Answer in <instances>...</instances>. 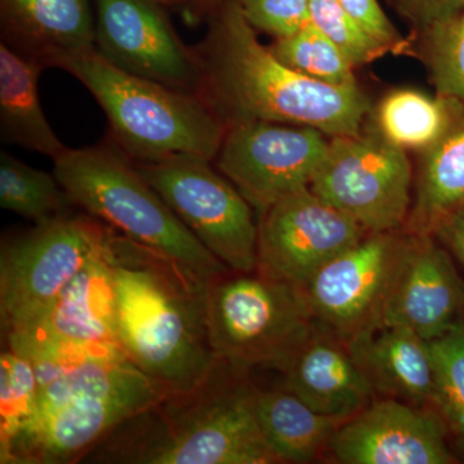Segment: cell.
Returning <instances> with one entry per match:
<instances>
[{
    "instance_id": "1",
    "label": "cell",
    "mask_w": 464,
    "mask_h": 464,
    "mask_svg": "<svg viewBox=\"0 0 464 464\" xmlns=\"http://www.w3.org/2000/svg\"><path fill=\"white\" fill-rule=\"evenodd\" d=\"M208 21L206 38L194 48L199 96L226 127L307 125L331 139L362 132L372 111L362 88L322 83L285 65L259 42L235 0H225Z\"/></svg>"
},
{
    "instance_id": "2",
    "label": "cell",
    "mask_w": 464,
    "mask_h": 464,
    "mask_svg": "<svg viewBox=\"0 0 464 464\" xmlns=\"http://www.w3.org/2000/svg\"><path fill=\"white\" fill-rule=\"evenodd\" d=\"M108 248L125 355L170 392L194 389L217 362L207 320L212 279L115 230Z\"/></svg>"
},
{
    "instance_id": "3",
    "label": "cell",
    "mask_w": 464,
    "mask_h": 464,
    "mask_svg": "<svg viewBox=\"0 0 464 464\" xmlns=\"http://www.w3.org/2000/svg\"><path fill=\"white\" fill-rule=\"evenodd\" d=\"M246 374L217 357L198 386L169 392L125 420L85 459L127 464L279 463L259 429L258 389Z\"/></svg>"
},
{
    "instance_id": "4",
    "label": "cell",
    "mask_w": 464,
    "mask_h": 464,
    "mask_svg": "<svg viewBox=\"0 0 464 464\" xmlns=\"http://www.w3.org/2000/svg\"><path fill=\"white\" fill-rule=\"evenodd\" d=\"M169 392L127 357L83 362L39 390L35 418L0 450V463L78 462Z\"/></svg>"
},
{
    "instance_id": "5",
    "label": "cell",
    "mask_w": 464,
    "mask_h": 464,
    "mask_svg": "<svg viewBox=\"0 0 464 464\" xmlns=\"http://www.w3.org/2000/svg\"><path fill=\"white\" fill-rule=\"evenodd\" d=\"M52 67L91 92L108 118L111 141L134 163L183 154L215 161L227 127L199 94L125 72L96 47L60 57Z\"/></svg>"
},
{
    "instance_id": "6",
    "label": "cell",
    "mask_w": 464,
    "mask_h": 464,
    "mask_svg": "<svg viewBox=\"0 0 464 464\" xmlns=\"http://www.w3.org/2000/svg\"><path fill=\"white\" fill-rule=\"evenodd\" d=\"M53 164V174L72 203L112 230L207 279L228 271L111 140L91 148H67Z\"/></svg>"
},
{
    "instance_id": "7",
    "label": "cell",
    "mask_w": 464,
    "mask_h": 464,
    "mask_svg": "<svg viewBox=\"0 0 464 464\" xmlns=\"http://www.w3.org/2000/svg\"><path fill=\"white\" fill-rule=\"evenodd\" d=\"M209 341L232 368L285 372L316 326L304 286L253 273L226 271L207 295Z\"/></svg>"
},
{
    "instance_id": "8",
    "label": "cell",
    "mask_w": 464,
    "mask_h": 464,
    "mask_svg": "<svg viewBox=\"0 0 464 464\" xmlns=\"http://www.w3.org/2000/svg\"><path fill=\"white\" fill-rule=\"evenodd\" d=\"M112 228L72 212L35 224L3 241L0 319L3 335L34 322L69 283L105 248Z\"/></svg>"
},
{
    "instance_id": "9",
    "label": "cell",
    "mask_w": 464,
    "mask_h": 464,
    "mask_svg": "<svg viewBox=\"0 0 464 464\" xmlns=\"http://www.w3.org/2000/svg\"><path fill=\"white\" fill-rule=\"evenodd\" d=\"M136 164L174 215L221 264L235 273L256 271L255 209L215 161L183 154Z\"/></svg>"
},
{
    "instance_id": "10",
    "label": "cell",
    "mask_w": 464,
    "mask_h": 464,
    "mask_svg": "<svg viewBox=\"0 0 464 464\" xmlns=\"http://www.w3.org/2000/svg\"><path fill=\"white\" fill-rule=\"evenodd\" d=\"M411 183L408 152L371 127L332 137L310 188L366 231L392 232L408 222Z\"/></svg>"
},
{
    "instance_id": "11",
    "label": "cell",
    "mask_w": 464,
    "mask_h": 464,
    "mask_svg": "<svg viewBox=\"0 0 464 464\" xmlns=\"http://www.w3.org/2000/svg\"><path fill=\"white\" fill-rule=\"evenodd\" d=\"M329 140L307 125L232 124L226 128L215 166L261 216L276 201L310 186Z\"/></svg>"
},
{
    "instance_id": "12",
    "label": "cell",
    "mask_w": 464,
    "mask_h": 464,
    "mask_svg": "<svg viewBox=\"0 0 464 464\" xmlns=\"http://www.w3.org/2000/svg\"><path fill=\"white\" fill-rule=\"evenodd\" d=\"M411 232H371L304 286L316 322L343 341L383 324Z\"/></svg>"
},
{
    "instance_id": "13",
    "label": "cell",
    "mask_w": 464,
    "mask_h": 464,
    "mask_svg": "<svg viewBox=\"0 0 464 464\" xmlns=\"http://www.w3.org/2000/svg\"><path fill=\"white\" fill-rule=\"evenodd\" d=\"M368 234L308 186L259 216L256 270L304 286L320 268Z\"/></svg>"
},
{
    "instance_id": "14",
    "label": "cell",
    "mask_w": 464,
    "mask_h": 464,
    "mask_svg": "<svg viewBox=\"0 0 464 464\" xmlns=\"http://www.w3.org/2000/svg\"><path fill=\"white\" fill-rule=\"evenodd\" d=\"M96 50L130 74L199 94L200 67L157 0H94Z\"/></svg>"
},
{
    "instance_id": "15",
    "label": "cell",
    "mask_w": 464,
    "mask_h": 464,
    "mask_svg": "<svg viewBox=\"0 0 464 464\" xmlns=\"http://www.w3.org/2000/svg\"><path fill=\"white\" fill-rule=\"evenodd\" d=\"M449 436L435 409L374 399L338 427L329 451L344 464L458 463Z\"/></svg>"
},
{
    "instance_id": "16",
    "label": "cell",
    "mask_w": 464,
    "mask_h": 464,
    "mask_svg": "<svg viewBox=\"0 0 464 464\" xmlns=\"http://www.w3.org/2000/svg\"><path fill=\"white\" fill-rule=\"evenodd\" d=\"M108 246L109 240L105 248L34 322L5 335L7 347L52 344L124 353L116 331L114 284Z\"/></svg>"
},
{
    "instance_id": "17",
    "label": "cell",
    "mask_w": 464,
    "mask_h": 464,
    "mask_svg": "<svg viewBox=\"0 0 464 464\" xmlns=\"http://www.w3.org/2000/svg\"><path fill=\"white\" fill-rule=\"evenodd\" d=\"M463 313L464 282L450 252L432 234L411 232L383 324L433 341L459 323Z\"/></svg>"
},
{
    "instance_id": "18",
    "label": "cell",
    "mask_w": 464,
    "mask_h": 464,
    "mask_svg": "<svg viewBox=\"0 0 464 464\" xmlns=\"http://www.w3.org/2000/svg\"><path fill=\"white\" fill-rule=\"evenodd\" d=\"M284 375L283 387L317 413L343 422L377 396L346 341L319 323Z\"/></svg>"
},
{
    "instance_id": "19",
    "label": "cell",
    "mask_w": 464,
    "mask_h": 464,
    "mask_svg": "<svg viewBox=\"0 0 464 464\" xmlns=\"http://www.w3.org/2000/svg\"><path fill=\"white\" fill-rule=\"evenodd\" d=\"M346 343L375 395L432 406L435 364L430 341L404 326L382 324Z\"/></svg>"
},
{
    "instance_id": "20",
    "label": "cell",
    "mask_w": 464,
    "mask_h": 464,
    "mask_svg": "<svg viewBox=\"0 0 464 464\" xmlns=\"http://www.w3.org/2000/svg\"><path fill=\"white\" fill-rule=\"evenodd\" d=\"M2 42L44 66L96 47L92 0H0Z\"/></svg>"
},
{
    "instance_id": "21",
    "label": "cell",
    "mask_w": 464,
    "mask_h": 464,
    "mask_svg": "<svg viewBox=\"0 0 464 464\" xmlns=\"http://www.w3.org/2000/svg\"><path fill=\"white\" fill-rule=\"evenodd\" d=\"M44 66L0 43V139L56 159L67 149L43 112L38 81Z\"/></svg>"
},
{
    "instance_id": "22",
    "label": "cell",
    "mask_w": 464,
    "mask_h": 464,
    "mask_svg": "<svg viewBox=\"0 0 464 464\" xmlns=\"http://www.w3.org/2000/svg\"><path fill=\"white\" fill-rule=\"evenodd\" d=\"M256 411L262 436L279 463H308L329 450L343 420L317 413L285 387L258 390Z\"/></svg>"
},
{
    "instance_id": "23",
    "label": "cell",
    "mask_w": 464,
    "mask_h": 464,
    "mask_svg": "<svg viewBox=\"0 0 464 464\" xmlns=\"http://www.w3.org/2000/svg\"><path fill=\"white\" fill-rule=\"evenodd\" d=\"M464 204V111L435 145L420 152L414 203L405 230L432 234L451 210Z\"/></svg>"
},
{
    "instance_id": "24",
    "label": "cell",
    "mask_w": 464,
    "mask_h": 464,
    "mask_svg": "<svg viewBox=\"0 0 464 464\" xmlns=\"http://www.w3.org/2000/svg\"><path fill=\"white\" fill-rule=\"evenodd\" d=\"M463 111L459 101L404 88L380 101L371 111L372 127L399 149L420 154L435 145Z\"/></svg>"
},
{
    "instance_id": "25",
    "label": "cell",
    "mask_w": 464,
    "mask_h": 464,
    "mask_svg": "<svg viewBox=\"0 0 464 464\" xmlns=\"http://www.w3.org/2000/svg\"><path fill=\"white\" fill-rule=\"evenodd\" d=\"M75 206L56 176L27 166L14 155L0 152V207L42 224L72 212Z\"/></svg>"
},
{
    "instance_id": "26",
    "label": "cell",
    "mask_w": 464,
    "mask_h": 464,
    "mask_svg": "<svg viewBox=\"0 0 464 464\" xmlns=\"http://www.w3.org/2000/svg\"><path fill=\"white\" fill-rule=\"evenodd\" d=\"M268 48L285 65L314 81L334 87H359L356 67L311 23L290 35L274 39Z\"/></svg>"
},
{
    "instance_id": "27",
    "label": "cell",
    "mask_w": 464,
    "mask_h": 464,
    "mask_svg": "<svg viewBox=\"0 0 464 464\" xmlns=\"http://www.w3.org/2000/svg\"><path fill=\"white\" fill-rule=\"evenodd\" d=\"M435 364L433 409L447 424L449 435L464 454V326L430 341Z\"/></svg>"
},
{
    "instance_id": "28",
    "label": "cell",
    "mask_w": 464,
    "mask_h": 464,
    "mask_svg": "<svg viewBox=\"0 0 464 464\" xmlns=\"http://www.w3.org/2000/svg\"><path fill=\"white\" fill-rule=\"evenodd\" d=\"M39 386L26 357L5 348L0 355V450L30 426L38 409Z\"/></svg>"
},
{
    "instance_id": "29",
    "label": "cell",
    "mask_w": 464,
    "mask_h": 464,
    "mask_svg": "<svg viewBox=\"0 0 464 464\" xmlns=\"http://www.w3.org/2000/svg\"><path fill=\"white\" fill-rule=\"evenodd\" d=\"M417 38L436 94L464 103V12Z\"/></svg>"
},
{
    "instance_id": "30",
    "label": "cell",
    "mask_w": 464,
    "mask_h": 464,
    "mask_svg": "<svg viewBox=\"0 0 464 464\" xmlns=\"http://www.w3.org/2000/svg\"><path fill=\"white\" fill-rule=\"evenodd\" d=\"M310 23L334 43L353 66H364L390 52L364 32L338 0H310Z\"/></svg>"
},
{
    "instance_id": "31",
    "label": "cell",
    "mask_w": 464,
    "mask_h": 464,
    "mask_svg": "<svg viewBox=\"0 0 464 464\" xmlns=\"http://www.w3.org/2000/svg\"><path fill=\"white\" fill-rule=\"evenodd\" d=\"M250 25L283 38L310 24V0H235Z\"/></svg>"
},
{
    "instance_id": "32",
    "label": "cell",
    "mask_w": 464,
    "mask_h": 464,
    "mask_svg": "<svg viewBox=\"0 0 464 464\" xmlns=\"http://www.w3.org/2000/svg\"><path fill=\"white\" fill-rule=\"evenodd\" d=\"M338 3L357 25L390 53L404 54L411 51V42L400 34L378 0H338Z\"/></svg>"
},
{
    "instance_id": "33",
    "label": "cell",
    "mask_w": 464,
    "mask_h": 464,
    "mask_svg": "<svg viewBox=\"0 0 464 464\" xmlns=\"http://www.w3.org/2000/svg\"><path fill=\"white\" fill-rule=\"evenodd\" d=\"M389 3L411 25L415 35L464 12V0H389Z\"/></svg>"
},
{
    "instance_id": "34",
    "label": "cell",
    "mask_w": 464,
    "mask_h": 464,
    "mask_svg": "<svg viewBox=\"0 0 464 464\" xmlns=\"http://www.w3.org/2000/svg\"><path fill=\"white\" fill-rule=\"evenodd\" d=\"M432 235L464 266V204L440 219Z\"/></svg>"
},
{
    "instance_id": "35",
    "label": "cell",
    "mask_w": 464,
    "mask_h": 464,
    "mask_svg": "<svg viewBox=\"0 0 464 464\" xmlns=\"http://www.w3.org/2000/svg\"><path fill=\"white\" fill-rule=\"evenodd\" d=\"M225 0H188L185 3L188 16L194 20L209 17Z\"/></svg>"
},
{
    "instance_id": "36",
    "label": "cell",
    "mask_w": 464,
    "mask_h": 464,
    "mask_svg": "<svg viewBox=\"0 0 464 464\" xmlns=\"http://www.w3.org/2000/svg\"><path fill=\"white\" fill-rule=\"evenodd\" d=\"M157 2L160 3L163 7H172V5H183L188 0H157Z\"/></svg>"
},
{
    "instance_id": "37",
    "label": "cell",
    "mask_w": 464,
    "mask_h": 464,
    "mask_svg": "<svg viewBox=\"0 0 464 464\" xmlns=\"http://www.w3.org/2000/svg\"><path fill=\"white\" fill-rule=\"evenodd\" d=\"M462 324H463V326H464V313H463V316H462Z\"/></svg>"
}]
</instances>
